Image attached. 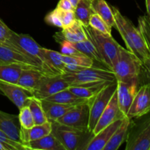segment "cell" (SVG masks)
<instances>
[{"mask_svg": "<svg viewBox=\"0 0 150 150\" xmlns=\"http://www.w3.org/2000/svg\"><path fill=\"white\" fill-rule=\"evenodd\" d=\"M115 18V27L122 38L127 49L136 54L142 62L150 58V51L139 28L123 16L116 7H112Z\"/></svg>", "mask_w": 150, "mask_h": 150, "instance_id": "6da1fadb", "label": "cell"}, {"mask_svg": "<svg viewBox=\"0 0 150 150\" xmlns=\"http://www.w3.org/2000/svg\"><path fill=\"white\" fill-rule=\"evenodd\" d=\"M87 38L93 43L99 53L103 64L111 70L118 58L121 45L114 39L112 35H105L95 30L89 25L83 26Z\"/></svg>", "mask_w": 150, "mask_h": 150, "instance_id": "7a4b0ae2", "label": "cell"}, {"mask_svg": "<svg viewBox=\"0 0 150 150\" xmlns=\"http://www.w3.org/2000/svg\"><path fill=\"white\" fill-rule=\"evenodd\" d=\"M52 125L51 133L64 146L66 150H77L85 149L92 133L88 130L76 128L71 126L61 124L57 121L51 122Z\"/></svg>", "mask_w": 150, "mask_h": 150, "instance_id": "3957f363", "label": "cell"}, {"mask_svg": "<svg viewBox=\"0 0 150 150\" xmlns=\"http://www.w3.org/2000/svg\"><path fill=\"white\" fill-rule=\"evenodd\" d=\"M111 70L117 81H130L140 79L142 61L136 54L121 46L118 58Z\"/></svg>", "mask_w": 150, "mask_h": 150, "instance_id": "277c9868", "label": "cell"}, {"mask_svg": "<svg viewBox=\"0 0 150 150\" xmlns=\"http://www.w3.org/2000/svg\"><path fill=\"white\" fill-rule=\"evenodd\" d=\"M2 45L25 54L36 61L41 66L44 73L48 75L45 58L42 54V47H41L30 35L18 34L12 30L9 38Z\"/></svg>", "mask_w": 150, "mask_h": 150, "instance_id": "5b68a950", "label": "cell"}, {"mask_svg": "<svg viewBox=\"0 0 150 150\" xmlns=\"http://www.w3.org/2000/svg\"><path fill=\"white\" fill-rule=\"evenodd\" d=\"M132 120L126 139V150H150V112Z\"/></svg>", "mask_w": 150, "mask_h": 150, "instance_id": "8992f818", "label": "cell"}, {"mask_svg": "<svg viewBox=\"0 0 150 150\" xmlns=\"http://www.w3.org/2000/svg\"><path fill=\"white\" fill-rule=\"evenodd\" d=\"M63 79L70 86L92 83L96 81H115L114 72L110 69L85 67L79 71L64 72L62 74Z\"/></svg>", "mask_w": 150, "mask_h": 150, "instance_id": "52a82bcc", "label": "cell"}, {"mask_svg": "<svg viewBox=\"0 0 150 150\" xmlns=\"http://www.w3.org/2000/svg\"><path fill=\"white\" fill-rule=\"evenodd\" d=\"M117 81L107 85L100 92L89 99V120L88 130L92 133L100 117L109 103L113 95L117 90Z\"/></svg>", "mask_w": 150, "mask_h": 150, "instance_id": "ba28073f", "label": "cell"}, {"mask_svg": "<svg viewBox=\"0 0 150 150\" xmlns=\"http://www.w3.org/2000/svg\"><path fill=\"white\" fill-rule=\"evenodd\" d=\"M70 84L62 78V75H44L32 95L40 100H44L62 90L67 89Z\"/></svg>", "mask_w": 150, "mask_h": 150, "instance_id": "9c48e42d", "label": "cell"}, {"mask_svg": "<svg viewBox=\"0 0 150 150\" xmlns=\"http://www.w3.org/2000/svg\"><path fill=\"white\" fill-rule=\"evenodd\" d=\"M89 120V107L88 103L74 105L57 122L76 128L88 130Z\"/></svg>", "mask_w": 150, "mask_h": 150, "instance_id": "30bf717a", "label": "cell"}, {"mask_svg": "<svg viewBox=\"0 0 150 150\" xmlns=\"http://www.w3.org/2000/svg\"><path fill=\"white\" fill-rule=\"evenodd\" d=\"M150 112V83H145L139 86L127 111L130 120L139 118Z\"/></svg>", "mask_w": 150, "mask_h": 150, "instance_id": "8fae6325", "label": "cell"}, {"mask_svg": "<svg viewBox=\"0 0 150 150\" xmlns=\"http://www.w3.org/2000/svg\"><path fill=\"white\" fill-rule=\"evenodd\" d=\"M140 79L130 81H117V95L120 109L127 116V111L139 88Z\"/></svg>", "mask_w": 150, "mask_h": 150, "instance_id": "7c38bea8", "label": "cell"}, {"mask_svg": "<svg viewBox=\"0 0 150 150\" xmlns=\"http://www.w3.org/2000/svg\"><path fill=\"white\" fill-rule=\"evenodd\" d=\"M18 64L26 69H36L43 72L41 66L30 57L13 48L0 45V64Z\"/></svg>", "mask_w": 150, "mask_h": 150, "instance_id": "4fadbf2b", "label": "cell"}, {"mask_svg": "<svg viewBox=\"0 0 150 150\" xmlns=\"http://www.w3.org/2000/svg\"><path fill=\"white\" fill-rule=\"evenodd\" d=\"M0 93L5 95L19 110L29 105L32 94L16 83L0 81Z\"/></svg>", "mask_w": 150, "mask_h": 150, "instance_id": "5bb4252c", "label": "cell"}, {"mask_svg": "<svg viewBox=\"0 0 150 150\" xmlns=\"http://www.w3.org/2000/svg\"><path fill=\"white\" fill-rule=\"evenodd\" d=\"M125 117H127V116L123 114V113L120 111V107H119L117 90H116V92L113 95L112 98L110 100L109 103L104 109L103 112L100 117L95 128L92 130V134H93V136L96 135L102 129L105 128V127L111 125L116 120L123 119Z\"/></svg>", "mask_w": 150, "mask_h": 150, "instance_id": "9a60e30c", "label": "cell"}, {"mask_svg": "<svg viewBox=\"0 0 150 150\" xmlns=\"http://www.w3.org/2000/svg\"><path fill=\"white\" fill-rule=\"evenodd\" d=\"M125 118V117H124ZM123 118V119H124ZM123 119L116 120L111 125L102 129L96 135H94L85 146L86 150H103L104 146L110 140L112 135L122 122Z\"/></svg>", "mask_w": 150, "mask_h": 150, "instance_id": "2e32d148", "label": "cell"}, {"mask_svg": "<svg viewBox=\"0 0 150 150\" xmlns=\"http://www.w3.org/2000/svg\"><path fill=\"white\" fill-rule=\"evenodd\" d=\"M54 38L57 42L60 43L63 40L74 43L86 40L87 36L85 32L84 28L79 21L76 20L73 23L67 27L64 28L60 32L56 33Z\"/></svg>", "mask_w": 150, "mask_h": 150, "instance_id": "e0dca14e", "label": "cell"}, {"mask_svg": "<svg viewBox=\"0 0 150 150\" xmlns=\"http://www.w3.org/2000/svg\"><path fill=\"white\" fill-rule=\"evenodd\" d=\"M0 129L13 140L21 142V125L18 116L0 111Z\"/></svg>", "mask_w": 150, "mask_h": 150, "instance_id": "ac0fdd59", "label": "cell"}, {"mask_svg": "<svg viewBox=\"0 0 150 150\" xmlns=\"http://www.w3.org/2000/svg\"><path fill=\"white\" fill-rule=\"evenodd\" d=\"M52 125L50 121L41 125H35L32 127L25 129L21 127L20 140L23 144L29 142L38 140L51 133Z\"/></svg>", "mask_w": 150, "mask_h": 150, "instance_id": "d6986e66", "label": "cell"}, {"mask_svg": "<svg viewBox=\"0 0 150 150\" xmlns=\"http://www.w3.org/2000/svg\"><path fill=\"white\" fill-rule=\"evenodd\" d=\"M42 54L45 61L48 75H62L65 71V64L60 59L61 53L42 48Z\"/></svg>", "mask_w": 150, "mask_h": 150, "instance_id": "ffe728a7", "label": "cell"}, {"mask_svg": "<svg viewBox=\"0 0 150 150\" xmlns=\"http://www.w3.org/2000/svg\"><path fill=\"white\" fill-rule=\"evenodd\" d=\"M112 82L114 81H96L76 86H70L67 89L81 98L90 99L100 92L105 86Z\"/></svg>", "mask_w": 150, "mask_h": 150, "instance_id": "44dd1931", "label": "cell"}, {"mask_svg": "<svg viewBox=\"0 0 150 150\" xmlns=\"http://www.w3.org/2000/svg\"><path fill=\"white\" fill-rule=\"evenodd\" d=\"M131 122L132 120L127 117L123 119L122 122L114 132L106 145L104 146L103 150H117L120 147L127 139Z\"/></svg>", "mask_w": 150, "mask_h": 150, "instance_id": "7402d4cb", "label": "cell"}, {"mask_svg": "<svg viewBox=\"0 0 150 150\" xmlns=\"http://www.w3.org/2000/svg\"><path fill=\"white\" fill-rule=\"evenodd\" d=\"M26 150H66L52 133L47 136L25 144Z\"/></svg>", "mask_w": 150, "mask_h": 150, "instance_id": "603a6c76", "label": "cell"}, {"mask_svg": "<svg viewBox=\"0 0 150 150\" xmlns=\"http://www.w3.org/2000/svg\"><path fill=\"white\" fill-rule=\"evenodd\" d=\"M44 75L46 74L40 70L23 69L21 73L17 84L32 94Z\"/></svg>", "mask_w": 150, "mask_h": 150, "instance_id": "cb8c5ba5", "label": "cell"}, {"mask_svg": "<svg viewBox=\"0 0 150 150\" xmlns=\"http://www.w3.org/2000/svg\"><path fill=\"white\" fill-rule=\"evenodd\" d=\"M60 59L65 64L64 72L79 71L85 67H92L94 64V60L85 55L67 56L61 53Z\"/></svg>", "mask_w": 150, "mask_h": 150, "instance_id": "d4e9b609", "label": "cell"}, {"mask_svg": "<svg viewBox=\"0 0 150 150\" xmlns=\"http://www.w3.org/2000/svg\"><path fill=\"white\" fill-rule=\"evenodd\" d=\"M44 112L48 121H57L59 118L62 117L67 111H70L74 105L69 104L59 103L51 102V101L41 100Z\"/></svg>", "mask_w": 150, "mask_h": 150, "instance_id": "484cf974", "label": "cell"}, {"mask_svg": "<svg viewBox=\"0 0 150 150\" xmlns=\"http://www.w3.org/2000/svg\"><path fill=\"white\" fill-rule=\"evenodd\" d=\"M44 100L54 103H59L69 104V105H77V104L89 102V99L81 98L75 95L68 89L60 91Z\"/></svg>", "mask_w": 150, "mask_h": 150, "instance_id": "4316f807", "label": "cell"}, {"mask_svg": "<svg viewBox=\"0 0 150 150\" xmlns=\"http://www.w3.org/2000/svg\"><path fill=\"white\" fill-rule=\"evenodd\" d=\"M92 5L95 13L100 16L110 27H115L114 12L105 0H93Z\"/></svg>", "mask_w": 150, "mask_h": 150, "instance_id": "83f0119b", "label": "cell"}, {"mask_svg": "<svg viewBox=\"0 0 150 150\" xmlns=\"http://www.w3.org/2000/svg\"><path fill=\"white\" fill-rule=\"evenodd\" d=\"M23 69L26 68L18 64H0V81L17 84Z\"/></svg>", "mask_w": 150, "mask_h": 150, "instance_id": "f1b7e54d", "label": "cell"}, {"mask_svg": "<svg viewBox=\"0 0 150 150\" xmlns=\"http://www.w3.org/2000/svg\"><path fill=\"white\" fill-rule=\"evenodd\" d=\"M92 1L93 0H80L74 9L76 20L79 21L84 26L89 25L91 16L95 13Z\"/></svg>", "mask_w": 150, "mask_h": 150, "instance_id": "f546056e", "label": "cell"}, {"mask_svg": "<svg viewBox=\"0 0 150 150\" xmlns=\"http://www.w3.org/2000/svg\"><path fill=\"white\" fill-rule=\"evenodd\" d=\"M71 44L83 55L89 57V58L93 59L94 61H96L98 62L103 64L102 59H101L99 53L97 51L96 48L93 45V43L88 38L86 40L74 42V43L71 42Z\"/></svg>", "mask_w": 150, "mask_h": 150, "instance_id": "4dcf8cb0", "label": "cell"}, {"mask_svg": "<svg viewBox=\"0 0 150 150\" xmlns=\"http://www.w3.org/2000/svg\"><path fill=\"white\" fill-rule=\"evenodd\" d=\"M28 106L32 113L35 125L43 124L48 121L44 112L41 100L38 99L33 96L31 97Z\"/></svg>", "mask_w": 150, "mask_h": 150, "instance_id": "1f68e13d", "label": "cell"}, {"mask_svg": "<svg viewBox=\"0 0 150 150\" xmlns=\"http://www.w3.org/2000/svg\"><path fill=\"white\" fill-rule=\"evenodd\" d=\"M89 25L98 32L105 35H111V28L97 13H95L91 16Z\"/></svg>", "mask_w": 150, "mask_h": 150, "instance_id": "d6a6232c", "label": "cell"}, {"mask_svg": "<svg viewBox=\"0 0 150 150\" xmlns=\"http://www.w3.org/2000/svg\"><path fill=\"white\" fill-rule=\"evenodd\" d=\"M18 120L21 127L25 129H29L35 125L33 117L29 106H24L19 110Z\"/></svg>", "mask_w": 150, "mask_h": 150, "instance_id": "836d02e7", "label": "cell"}, {"mask_svg": "<svg viewBox=\"0 0 150 150\" xmlns=\"http://www.w3.org/2000/svg\"><path fill=\"white\" fill-rule=\"evenodd\" d=\"M138 28L142 32L150 51V20L147 16H140L138 19Z\"/></svg>", "mask_w": 150, "mask_h": 150, "instance_id": "e575fe53", "label": "cell"}, {"mask_svg": "<svg viewBox=\"0 0 150 150\" xmlns=\"http://www.w3.org/2000/svg\"><path fill=\"white\" fill-rule=\"evenodd\" d=\"M0 142L7 146L8 150H26V146L23 144L13 140L1 129H0Z\"/></svg>", "mask_w": 150, "mask_h": 150, "instance_id": "d590c367", "label": "cell"}, {"mask_svg": "<svg viewBox=\"0 0 150 150\" xmlns=\"http://www.w3.org/2000/svg\"><path fill=\"white\" fill-rule=\"evenodd\" d=\"M57 9L59 14L60 18H61L63 28L67 27V26H70L72 23L75 22L76 20V16H75L74 10H67V11H64V10H61L56 7Z\"/></svg>", "mask_w": 150, "mask_h": 150, "instance_id": "8d00e7d4", "label": "cell"}, {"mask_svg": "<svg viewBox=\"0 0 150 150\" xmlns=\"http://www.w3.org/2000/svg\"><path fill=\"white\" fill-rule=\"evenodd\" d=\"M45 23H48V25L55 26L58 28H63L61 18H60L59 14L57 8L54 9V10L48 13L45 17Z\"/></svg>", "mask_w": 150, "mask_h": 150, "instance_id": "74e56055", "label": "cell"}, {"mask_svg": "<svg viewBox=\"0 0 150 150\" xmlns=\"http://www.w3.org/2000/svg\"><path fill=\"white\" fill-rule=\"evenodd\" d=\"M61 45V53L62 54L67 56H82L83 54L78 51L74 46L71 44V42L68 41L63 40L60 42Z\"/></svg>", "mask_w": 150, "mask_h": 150, "instance_id": "f35d334b", "label": "cell"}, {"mask_svg": "<svg viewBox=\"0 0 150 150\" xmlns=\"http://www.w3.org/2000/svg\"><path fill=\"white\" fill-rule=\"evenodd\" d=\"M11 31V29L0 18V45H2L7 40Z\"/></svg>", "mask_w": 150, "mask_h": 150, "instance_id": "ab89813d", "label": "cell"}, {"mask_svg": "<svg viewBox=\"0 0 150 150\" xmlns=\"http://www.w3.org/2000/svg\"><path fill=\"white\" fill-rule=\"evenodd\" d=\"M142 74L146 79V83H150V58L142 62Z\"/></svg>", "mask_w": 150, "mask_h": 150, "instance_id": "60d3db41", "label": "cell"}, {"mask_svg": "<svg viewBox=\"0 0 150 150\" xmlns=\"http://www.w3.org/2000/svg\"><path fill=\"white\" fill-rule=\"evenodd\" d=\"M57 7L61 10H64V11L74 10V7H73L70 0H59Z\"/></svg>", "mask_w": 150, "mask_h": 150, "instance_id": "b9f144b4", "label": "cell"}, {"mask_svg": "<svg viewBox=\"0 0 150 150\" xmlns=\"http://www.w3.org/2000/svg\"><path fill=\"white\" fill-rule=\"evenodd\" d=\"M146 1V12H147V16L150 20V0H145Z\"/></svg>", "mask_w": 150, "mask_h": 150, "instance_id": "7bdbcfd3", "label": "cell"}, {"mask_svg": "<svg viewBox=\"0 0 150 150\" xmlns=\"http://www.w3.org/2000/svg\"><path fill=\"white\" fill-rule=\"evenodd\" d=\"M79 1H80V0H70V1L71 2L72 5H73V7H74V9L75 7H76V5L78 4V3L79 2Z\"/></svg>", "mask_w": 150, "mask_h": 150, "instance_id": "ee69618b", "label": "cell"}, {"mask_svg": "<svg viewBox=\"0 0 150 150\" xmlns=\"http://www.w3.org/2000/svg\"><path fill=\"white\" fill-rule=\"evenodd\" d=\"M0 150H8V149L7 148V146H5L2 143L0 142Z\"/></svg>", "mask_w": 150, "mask_h": 150, "instance_id": "f6af8a7d", "label": "cell"}]
</instances>
